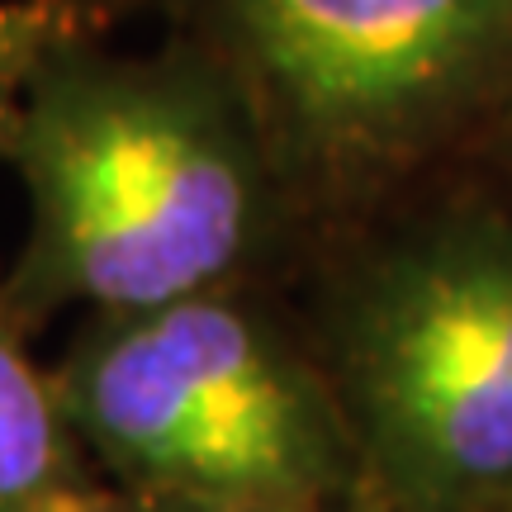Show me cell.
Instances as JSON below:
<instances>
[{
	"instance_id": "cell-1",
	"label": "cell",
	"mask_w": 512,
	"mask_h": 512,
	"mask_svg": "<svg viewBox=\"0 0 512 512\" xmlns=\"http://www.w3.org/2000/svg\"><path fill=\"white\" fill-rule=\"evenodd\" d=\"M29 238L5 299L24 328L57 309L143 313L266 285L309 238L252 114L190 43H72L34 76L5 143Z\"/></svg>"
},
{
	"instance_id": "cell-4",
	"label": "cell",
	"mask_w": 512,
	"mask_h": 512,
	"mask_svg": "<svg viewBox=\"0 0 512 512\" xmlns=\"http://www.w3.org/2000/svg\"><path fill=\"white\" fill-rule=\"evenodd\" d=\"M53 384L95 475L152 512H370L304 313L266 285L86 318Z\"/></svg>"
},
{
	"instance_id": "cell-7",
	"label": "cell",
	"mask_w": 512,
	"mask_h": 512,
	"mask_svg": "<svg viewBox=\"0 0 512 512\" xmlns=\"http://www.w3.org/2000/svg\"><path fill=\"white\" fill-rule=\"evenodd\" d=\"M475 171L494 185L498 195H508V200H512V119L498 128V138L489 143V152L475 162Z\"/></svg>"
},
{
	"instance_id": "cell-5",
	"label": "cell",
	"mask_w": 512,
	"mask_h": 512,
	"mask_svg": "<svg viewBox=\"0 0 512 512\" xmlns=\"http://www.w3.org/2000/svg\"><path fill=\"white\" fill-rule=\"evenodd\" d=\"M24 332L0 290V512H81L105 479L81 451L53 370L29 356Z\"/></svg>"
},
{
	"instance_id": "cell-2",
	"label": "cell",
	"mask_w": 512,
	"mask_h": 512,
	"mask_svg": "<svg viewBox=\"0 0 512 512\" xmlns=\"http://www.w3.org/2000/svg\"><path fill=\"white\" fill-rule=\"evenodd\" d=\"M309 328L370 512L512 508V200L422 185L309 252Z\"/></svg>"
},
{
	"instance_id": "cell-8",
	"label": "cell",
	"mask_w": 512,
	"mask_h": 512,
	"mask_svg": "<svg viewBox=\"0 0 512 512\" xmlns=\"http://www.w3.org/2000/svg\"><path fill=\"white\" fill-rule=\"evenodd\" d=\"M81 512H152V508H143V503H133V498H124V494H114L110 484H105Z\"/></svg>"
},
{
	"instance_id": "cell-6",
	"label": "cell",
	"mask_w": 512,
	"mask_h": 512,
	"mask_svg": "<svg viewBox=\"0 0 512 512\" xmlns=\"http://www.w3.org/2000/svg\"><path fill=\"white\" fill-rule=\"evenodd\" d=\"M138 0H0V157L34 76L62 48L105 38Z\"/></svg>"
},
{
	"instance_id": "cell-3",
	"label": "cell",
	"mask_w": 512,
	"mask_h": 512,
	"mask_svg": "<svg viewBox=\"0 0 512 512\" xmlns=\"http://www.w3.org/2000/svg\"><path fill=\"white\" fill-rule=\"evenodd\" d=\"M252 114L309 238L475 171L512 119V0H138Z\"/></svg>"
},
{
	"instance_id": "cell-9",
	"label": "cell",
	"mask_w": 512,
	"mask_h": 512,
	"mask_svg": "<svg viewBox=\"0 0 512 512\" xmlns=\"http://www.w3.org/2000/svg\"><path fill=\"white\" fill-rule=\"evenodd\" d=\"M503 512H512V508H503Z\"/></svg>"
}]
</instances>
